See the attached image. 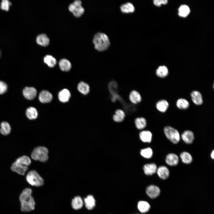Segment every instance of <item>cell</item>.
Wrapping results in <instances>:
<instances>
[{"label": "cell", "instance_id": "obj_30", "mask_svg": "<svg viewBox=\"0 0 214 214\" xmlns=\"http://www.w3.org/2000/svg\"><path fill=\"white\" fill-rule=\"evenodd\" d=\"M121 11L124 13L133 12L135 10L134 7L131 3L127 2L122 4L120 7Z\"/></svg>", "mask_w": 214, "mask_h": 214}, {"label": "cell", "instance_id": "obj_14", "mask_svg": "<svg viewBox=\"0 0 214 214\" xmlns=\"http://www.w3.org/2000/svg\"><path fill=\"white\" fill-rule=\"evenodd\" d=\"M86 208L89 210L94 209L96 205V200L93 195H89L84 199Z\"/></svg>", "mask_w": 214, "mask_h": 214}, {"label": "cell", "instance_id": "obj_26", "mask_svg": "<svg viewBox=\"0 0 214 214\" xmlns=\"http://www.w3.org/2000/svg\"><path fill=\"white\" fill-rule=\"evenodd\" d=\"M134 123L136 128L139 130L144 128L147 125V122L146 119L144 117H140L136 118Z\"/></svg>", "mask_w": 214, "mask_h": 214}, {"label": "cell", "instance_id": "obj_12", "mask_svg": "<svg viewBox=\"0 0 214 214\" xmlns=\"http://www.w3.org/2000/svg\"><path fill=\"white\" fill-rule=\"evenodd\" d=\"M137 208L138 210L141 213H145L150 210L151 206L149 203L147 201L140 200L137 204Z\"/></svg>", "mask_w": 214, "mask_h": 214}, {"label": "cell", "instance_id": "obj_32", "mask_svg": "<svg viewBox=\"0 0 214 214\" xmlns=\"http://www.w3.org/2000/svg\"><path fill=\"white\" fill-rule=\"evenodd\" d=\"M11 128L10 124L6 122H3L1 124L0 132L4 135L9 134L10 132Z\"/></svg>", "mask_w": 214, "mask_h": 214}, {"label": "cell", "instance_id": "obj_19", "mask_svg": "<svg viewBox=\"0 0 214 214\" xmlns=\"http://www.w3.org/2000/svg\"><path fill=\"white\" fill-rule=\"evenodd\" d=\"M36 41L39 45L46 47L49 43L50 40L47 35L45 34H41L38 35L36 37Z\"/></svg>", "mask_w": 214, "mask_h": 214}, {"label": "cell", "instance_id": "obj_36", "mask_svg": "<svg viewBox=\"0 0 214 214\" xmlns=\"http://www.w3.org/2000/svg\"><path fill=\"white\" fill-rule=\"evenodd\" d=\"M140 153L144 157L150 158L152 157L153 152L152 149L149 147L141 150Z\"/></svg>", "mask_w": 214, "mask_h": 214}, {"label": "cell", "instance_id": "obj_40", "mask_svg": "<svg viewBox=\"0 0 214 214\" xmlns=\"http://www.w3.org/2000/svg\"><path fill=\"white\" fill-rule=\"evenodd\" d=\"M210 156L211 158L213 159H214V150H213L212 152H211Z\"/></svg>", "mask_w": 214, "mask_h": 214}, {"label": "cell", "instance_id": "obj_22", "mask_svg": "<svg viewBox=\"0 0 214 214\" xmlns=\"http://www.w3.org/2000/svg\"><path fill=\"white\" fill-rule=\"evenodd\" d=\"M155 74L159 77L162 78H165L169 74L168 69L165 65L160 66L156 69Z\"/></svg>", "mask_w": 214, "mask_h": 214}, {"label": "cell", "instance_id": "obj_34", "mask_svg": "<svg viewBox=\"0 0 214 214\" xmlns=\"http://www.w3.org/2000/svg\"><path fill=\"white\" fill-rule=\"evenodd\" d=\"M44 62L50 67H54L56 63V61L55 58L50 55H46L44 57Z\"/></svg>", "mask_w": 214, "mask_h": 214}, {"label": "cell", "instance_id": "obj_39", "mask_svg": "<svg viewBox=\"0 0 214 214\" xmlns=\"http://www.w3.org/2000/svg\"><path fill=\"white\" fill-rule=\"evenodd\" d=\"M168 2L167 0H155L153 1L154 4L157 6H159L161 4H165Z\"/></svg>", "mask_w": 214, "mask_h": 214}, {"label": "cell", "instance_id": "obj_1", "mask_svg": "<svg viewBox=\"0 0 214 214\" xmlns=\"http://www.w3.org/2000/svg\"><path fill=\"white\" fill-rule=\"evenodd\" d=\"M32 193V191L31 189L26 188L21 193L19 199L22 211L29 212L34 209L35 203Z\"/></svg>", "mask_w": 214, "mask_h": 214}, {"label": "cell", "instance_id": "obj_6", "mask_svg": "<svg viewBox=\"0 0 214 214\" xmlns=\"http://www.w3.org/2000/svg\"><path fill=\"white\" fill-rule=\"evenodd\" d=\"M164 130L166 137L172 142L176 144L179 142L180 136L177 130L171 126H166Z\"/></svg>", "mask_w": 214, "mask_h": 214}, {"label": "cell", "instance_id": "obj_18", "mask_svg": "<svg viewBox=\"0 0 214 214\" xmlns=\"http://www.w3.org/2000/svg\"><path fill=\"white\" fill-rule=\"evenodd\" d=\"M169 106V104L167 100L162 99L158 101L156 103L155 107L159 111L164 113L166 111Z\"/></svg>", "mask_w": 214, "mask_h": 214}, {"label": "cell", "instance_id": "obj_27", "mask_svg": "<svg viewBox=\"0 0 214 214\" xmlns=\"http://www.w3.org/2000/svg\"><path fill=\"white\" fill-rule=\"evenodd\" d=\"M141 140L144 142L150 143L152 139V134L148 130H144L141 132L139 134Z\"/></svg>", "mask_w": 214, "mask_h": 214}, {"label": "cell", "instance_id": "obj_15", "mask_svg": "<svg viewBox=\"0 0 214 214\" xmlns=\"http://www.w3.org/2000/svg\"><path fill=\"white\" fill-rule=\"evenodd\" d=\"M158 177L161 179L165 180L169 176V171L168 168L165 166H161L157 168V171Z\"/></svg>", "mask_w": 214, "mask_h": 214}, {"label": "cell", "instance_id": "obj_11", "mask_svg": "<svg viewBox=\"0 0 214 214\" xmlns=\"http://www.w3.org/2000/svg\"><path fill=\"white\" fill-rule=\"evenodd\" d=\"M129 99L132 103L135 105L139 103L142 98L141 95L138 91L133 90L129 94Z\"/></svg>", "mask_w": 214, "mask_h": 214}, {"label": "cell", "instance_id": "obj_13", "mask_svg": "<svg viewBox=\"0 0 214 214\" xmlns=\"http://www.w3.org/2000/svg\"><path fill=\"white\" fill-rule=\"evenodd\" d=\"M52 95L48 91L43 90L40 93L39 99L41 103H43L50 102L52 99Z\"/></svg>", "mask_w": 214, "mask_h": 214}, {"label": "cell", "instance_id": "obj_29", "mask_svg": "<svg viewBox=\"0 0 214 214\" xmlns=\"http://www.w3.org/2000/svg\"><path fill=\"white\" fill-rule=\"evenodd\" d=\"M78 91L84 95L88 94L90 92V87L87 83L81 81L80 82L78 86Z\"/></svg>", "mask_w": 214, "mask_h": 214}, {"label": "cell", "instance_id": "obj_33", "mask_svg": "<svg viewBox=\"0 0 214 214\" xmlns=\"http://www.w3.org/2000/svg\"><path fill=\"white\" fill-rule=\"evenodd\" d=\"M182 161L184 163L188 164L191 163L193 158L192 156L189 152H183L180 155Z\"/></svg>", "mask_w": 214, "mask_h": 214}, {"label": "cell", "instance_id": "obj_2", "mask_svg": "<svg viewBox=\"0 0 214 214\" xmlns=\"http://www.w3.org/2000/svg\"><path fill=\"white\" fill-rule=\"evenodd\" d=\"M31 163V160L29 157L26 155H23L18 158L12 163L11 169L19 174L23 175L28 170V166Z\"/></svg>", "mask_w": 214, "mask_h": 214}, {"label": "cell", "instance_id": "obj_3", "mask_svg": "<svg viewBox=\"0 0 214 214\" xmlns=\"http://www.w3.org/2000/svg\"><path fill=\"white\" fill-rule=\"evenodd\" d=\"M93 42L95 48L99 51H103L107 49L110 45V41L108 36L105 34L98 32L94 37Z\"/></svg>", "mask_w": 214, "mask_h": 214}, {"label": "cell", "instance_id": "obj_23", "mask_svg": "<svg viewBox=\"0 0 214 214\" xmlns=\"http://www.w3.org/2000/svg\"><path fill=\"white\" fill-rule=\"evenodd\" d=\"M71 94L69 91L67 89H64L60 91L58 94L59 100L63 103L68 102L70 97Z\"/></svg>", "mask_w": 214, "mask_h": 214}, {"label": "cell", "instance_id": "obj_21", "mask_svg": "<svg viewBox=\"0 0 214 214\" xmlns=\"http://www.w3.org/2000/svg\"><path fill=\"white\" fill-rule=\"evenodd\" d=\"M157 168L156 165L154 163L145 164L143 167L144 173L147 175H151L155 173Z\"/></svg>", "mask_w": 214, "mask_h": 214}, {"label": "cell", "instance_id": "obj_10", "mask_svg": "<svg viewBox=\"0 0 214 214\" xmlns=\"http://www.w3.org/2000/svg\"><path fill=\"white\" fill-rule=\"evenodd\" d=\"M191 100L197 105H200L203 103L202 96L201 93L197 90H193L191 93Z\"/></svg>", "mask_w": 214, "mask_h": 214}, {"label": "cell", "instance_id": "obj_16", "mask_svg": "<svg viewBox=\"0 0 214 214\" xmlns=\"http://www.w3.org/2000/svg\"><path fill=\"white\" fill-rule=\"evenodd\" d=\"M125 117V114L122 109H118L116 110L112 116V119L114 121L117 123H120L124 121Z\"/></svg>", "mask_w": 214, "mask_h": 214}, {"label": "cell", "instance_id": "obj_38", "mask_svg": "<svg viewBox=\"0 0 214 214\" xmlns=\"http://www.w3.org/2000/svg\"><path fill=\"white\" fill-rule=\"evenodd\" d=\"M7 89V86L4 82L0 81V94H2L4 93Z\"/></svg>", "mask_w": 214, "mask_h": 214}, {"label": "cell", "instance_id": "obj_25", "mask_svg": "<svg viewBox=\"0 0 214 214\" xmlns=\"http://www.w3.org/2000/svg\"><path fill=\"white\" fill-rule=\"evenodd\" d=\"M59 65L60 69L64 71H69L71 68V64L70 62L65 59H62L60 60Z\"/></svg>", "mask_w": 214, "mask_h": 214}, {"label": "cell", "instance_id": "obj_8", "mask_svg": "<svg viewBox=\"0 0 214 214\" xmlns=\"http://www.w3.org/2000/svg\"><path fill=\"white\" fill-rule=\"evenodd\" d=\"M159 187L154 185H150L147 187L145 192L147 195L151 199H155L158 197L160 193Z\"/></svg>", "mask_w": 214, "mask_h": 214}, {"label": "cell", "instance_id": "obj_35", "mask_svg": "<svg viewBox=\"0 0 214 214\" xmlns=\"http://www.w3.org/2000/svg\"><path fill=\"white\" fill-rule=\"evenodd\" d=\"M190 12V8L186 5H182L179 8L178 15L181 17H186L189 14Z\"/></svg>", "mask_w": 214, "mask_h": 214}, {"label": "cell", "instance_id": "obj_24", "mask_svg": "<svg viewBox=\"0 0 214 214\" xmlns=\"http://www.w3.org/2000/svg\"><path fill=\"white\" fill-rule=\"evenodd\" d=\"M71 205L73 209L76 210H79L83 207V201L80 196H76L72 199Z\"/></svg>", "mask_w": 214, "mask_h": 214}, {"label": "cell", "instance_id": "obj_37", "mask_svg": "<svg viewBox=\"0 0 214 214\" xmlns=\"http://www.w3.org/2000/svg\"><path fill=\"white\" fill-rule=\"evenodd\" d=\"M11 4V2L9 0H3L1 4L0 7L2 10L8 11Z\"/></svg>", "mask_w": 214, "mask_h": 214}, {"label": "cell", "instance_id": "obj_5", "mask_svg": "<svg viewBox=\"0 0 214 214\" xmlns=\"http://www.w3.org/2000/svg\"><path fill=\"white\" fill-rule=\"evenodd\" d=\"M26 179L28 182L33 186L40 187L44 184L43 178L34 170H31L28 172Z\"/></svg>", "mask_w": 214, "mask_h": 214}, {"label": "cell", "instance_id": "obj_41", "mask_svg": "<svg viewBox=\"0 0 214 214\" xmlns=\"http://www.w3.org/2000/svg\"><path fill=\"white\" fill-rule=\"evenodd\" d=\"M1 55V51L0 50V56Z\"/></svg>", "mask_w": 214, "mask_h": 214}, {"label": "cell", "instance_id": "obj_4", "mask_svg": "<svg viewBox=\"0 0 214 214\" xmlns=\"http://www.w3.org/2000/svg\"><path fill=\"white\" fill-rule=\"evenodd\" d=\"M48 150L45 147L39 146L35 148L32 152L31 157L35 160L46 162L48 159Z\"/></svg>", "mask_w": 214, "mask_h": 214}, {"label": "cell", "instance_id": "obj_20", "mask_svg": "<svg viewBox=\"0 0 214 214\" xmlns=\"http://www.w3.org/2000/svg\"><path fill=\"white\" fill-rule=\"evenodd\" d=\"M182 140L187 144L192 143L194 139V135L191 131L187 130L184 131L181 135Z\"/></svg>", "mask_w": 214, "mask_h": 214}, {"label": "cell", "instance_id": "obj_17", "mask_svg": "<svg viewBox=\"0 0 214 214\" xmlns=\"http://www.w3.org/2000/svg\"><path fill=\"white\" fill-rule=\"evenodd\" d=\"M166 163L170 166H175L179 162V158L178 156L174 153H171L168 154L166 158Z\"/></svg>", "mask_w": 214, "mask_h": 214}, {"label": "cell", "instance_id": "obj_31", "mask_svg": "<svg viewBox=\"0 0 214 214\" xmlns=\"http://www.w3.org/2000/svg\"><path fill=\"white\" fill-rule=\"evenodd\" d=\"M38 112L35 108L33 107L28 108L26 112L27 117L30 119H36L38 116Z\"/></svg>", "mask_w": 214, "mask_h": 214}, {"label": "cell", "instance_id": "obj_7", "mask_svg": "<svg viewBox=\"0 0 214 214\" xmlns=\"http://www.w3.org/2000/svg\"><path fill=\"white\" fill-rule=\"evenodd\" d=\"M82 2L80 0H75L69 5L68 9L75 17L81 16L84 13V9L81 6Z\"/></svg>", "mask_w": 214, "mask_h": 214}, {"label": "cell", "instance_id": "obj_28", "mask_svg": "<svg viewBox=\"0 0 214 214\" xmlns=\"http://www.w3.org/2000/svg\"><path fill=\"white\" fill-rule=\"evenodd\" d=\"M176 105L177 107L180 109L185 110L189 106V102L185 99L180 98L176 101Z\"/></svg>", "mask_w": 214, "mask_h": 214}, {"label": "cell", "instance_id": "obj_9", "mask_svg": "<svg viewBox=\"0 0 214 214\" xmlns=\"http://www.w3.org/2000/svg\"><path fill=\"white\" fill-rule=\"evenodd\" d=\"M37 90L33 87H26L23 90V94L24 97L27 99L32 100L36 96Z\"/></svg>", "mask_w": 214, "mask_h": 214}]
</instances>
